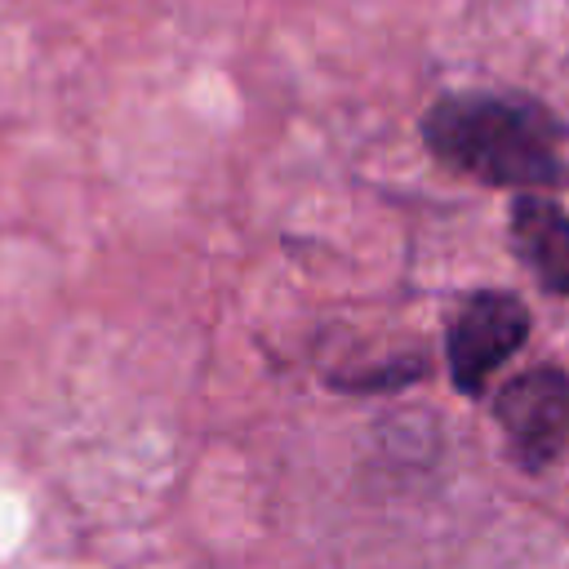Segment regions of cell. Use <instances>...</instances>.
<instances>
[{
  "label": "cell",
  "mask_w": 569,
  "mask_h": 569,
  "mask_svg": "<svg viewBox=\"0 0 569 569\" xmlns=\"http://www.w3.org/2000/svg\"><path fill=\"white\" fill-rule=\"evenodd\" d=\"M493 413H498L507 449L520 467L538 471V467L556 462L569 449V373L538 365V369L511 378L498 391Z\"/></svg>",
  "instance_id": "obj_3"
},
{
  "label": "cell",
  "mask_w": 569,
  "mask_h": 569,
  "mask_svg": "<svg viewBox=\"0 0 569 569\" xmlns=\"http://www.w3.org/2000/svg\"><path fill=\"white\" fill-rule=\"evenodd\" d=\"M525 338H529V311L520 298L498 293V289L471 293L453 311L449 338H445L453 387L467 396H480L485 382L525 347Z\"/></svg>",
  "instance_id": "obj_2"
},
{
  "label": "cell",
  "mask_w": 569,
  "mask_h": 569,
  "mask_svg": "<svg viewBox=\"0 0 569 569\" xmlns=\"http://www.w3.org/2000/svg\"><path fill=\"white\" fill-rule=\"evenodd\" d=\"M431 156L493 187H560L569 178V129L520 93H449L427 120Z\"/></svg>",
  "instance_id": "obj_1"
},
{
  "label": "cell",
  "mask_w": 569,
  "mask_h": 569,
  "mask_svg": "<svg viewBox=\"0 0 569 569\" xmlns=\"http://www.w3.org/2000/svg\"><path fill=\"white\" fill-rule=\"evenodd\" d=\"M511 249L551 293H569V213L547 196H520L511 204Z\"/></svg>",
  "instance_id": "obj_4"
}]
</instances>
